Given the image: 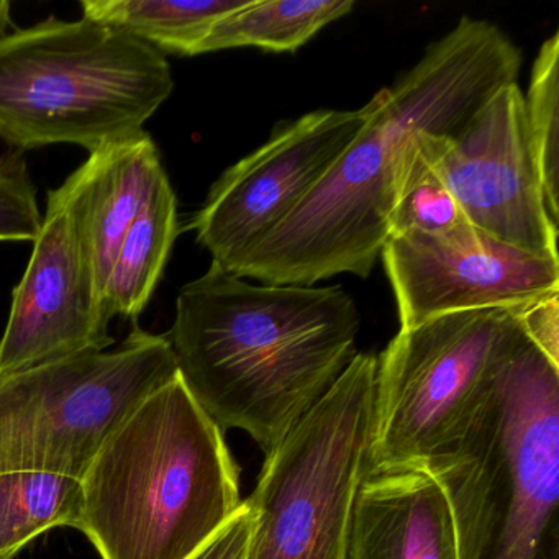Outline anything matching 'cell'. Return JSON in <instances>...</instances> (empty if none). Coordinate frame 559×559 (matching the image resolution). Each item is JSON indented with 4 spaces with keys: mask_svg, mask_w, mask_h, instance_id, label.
I'll use <instances>...</instances> for the list:
<instances>
[{
    "mask_svg": "<svg viewBox=\"0 0 559 559\" xmlns=\"http://www.w3.org/2000/svg\"><path fill=\"white\" fill-rule=\"evenodd\" d=\"M378 358L356 353L319 404L266 454L248 506V559H346L368 473Z\"/></svg>",
    "mask_w": 559,
    "mask_h": 559,
    "instance_id": "52a82bcc",
    "label": "cell"
},
{
    "mask_svg": "<svg viewBox=\"0 0 559 559\" xmlns=\"http://www.w3.org/2000/svg\"><path fill=\"white\" fill-rule=\"evenodd\" d=\"M520 48L487 21L463 17L420 61L372 97V114L322 181L230 271L274 286L368 277L389 237L399 171L417 133L454 136L522 70Z\"/></svg>",
    "mask_w": 559,
    "mask_h": 559,
    "instance_id": "6da1fadb",
    "label": "cell"
},
{
    "mask_svg": "<svg viewBox=\"0 0 559 559\" xmlns=\"http://www.w3.org/2000/svg\"><path fill=\"white\" fill-rule=\"evenodd\" d=\"M526 127L549 221L559 224V32L543 41L523 94Z\"/></svg>",
    "mask_w": 559,
    "mask_h": 559,
    "instance_id": "ffe728a7",
    "label": "cell"
},
{
    "mask_svg": "<svg viewBox=\"0 0 559 559\" xmlns=\"http://www.w3.org/2000/svg\"><path fill=\"white\" fill-rule=\"evenodd\" d=\"M178 231V199L166 175L117 248L106 281L107 310L112 319H139L162 281Z\"/></svg>",
    "mask_w": 559,
    "mask_h": 559,
    "instance_id": "9a60e30c",
    "label": "cell"
},
{
    "mask_svg": "<svg viewBox=\"0 0 559 559\" xmlns=\"http://www.w3.org/2000/svg\"><path fill=\"white\" fill-rule=\"evenodd\" d=\"M355 5V0H248L212 27L201 55L247 47L294 53Z\"/></svg>",
    "mask_w": 559,
    "mask_h": 559,
    "instance_id": "e0dca14e",
    "label": "cell"
},
{
    "mask_svg": "<svg viewBox=\"0 0 559 559\" xmlns=\"http://www.w3.org/2000/svg\"><path fill=\"white\" fill-rule=\"evenodd\" d=\"M526 338L559 365V293L516 309Z\"/></svg>",
    "mask_w": 559,
    "mask_h": 559,
    "instance_id": "7402d4cb",
    "label": "cell"
},
{
    "mask_svg": "<svg viewBox=\"0 0 559 559\" xmlns=\"http://www.w3.org/2000/svg\"><path fill=\"white\" fill-rule=\"evenodd\" d=\"M106 287L63 189L47 209L0 335V378L114 345Z\"/></svg>",
    "mask_w": 559,
    "mask_h": 559,
    "instance_id": "8fae6325",
    "label": "cell"
},
{
    "mask_svg": "<svg viewBox=\"0 0 559 559\" xmlns=\"http://www.w3.org/2000/svg\"><path fill=\"white\" fill-rule=\"evenodd\" d=\"M417 466L447 492L457 559H559V365L523 336L463 437Z\"/></svg>",
    "mask_w": 559,
    "mask_h": 559,
    "instance_id": "277c9868",
    "label": "cell"
},
{
    "mask_svg": "<svg viewBox=\"0 0 559 559\" xmlns=\"http://www.w3.org/2000/svg\"><path fill=\"white\" fill-rule=\"evenodd\" d=\"M371 114V100L361 109L306 114L281 123L266 143L230 166L189 225L212 263L230 273L283 224L355 142Z\"/></svg>",
    "mask_w": 559,
    "mask_h": 559,
    "instance_id": "9c48e42d",
    "label": "cell"
},
{
    "mask_svg": "<svg viewBox=\"0 0 559 559\" xmlns=\"http://www.w3.org/2000/svg\"><path fill=\"white\" fill-rule=\"evenodd\" d=\"M358 330L342 286L253 284L212 263L182 287L166 338L199 407L267 454L348 368Z\"/></svg>",
    "mask_w": 559,
    "mask_h": 559,
    "instance_id": "7a4b0ae2",
    "label": "cell"
},
{
    "mask_svg": "<svg viewBox=\"0 0 559 559\" xmlns=\"http://www.w3.org/2000/svg\"><path fill=\"white\" fill-rule=\"evenodd\" d=\"M248 0H83V17L126 32L153 50L198 57L212 27Z\"/></svg>",
    "mask_w": 559,
    "mask_h": 559,
    "instance_id": "2e32d148",
    "label": "cell"
},
{
    "mask_svg": "<svg viewBox=\"0 0 559 559\" xmlns=\"http://www.w3.org/2000/svg\"><path fill=\"white\" fill-rule=\"evenodd\" d=\"M516 309L399 329L378 358L368 471L417 466L463 437L525 336Z\"/></svg>",
    "mask_w": 559,
    "mask_h": 559,
    "instance_id": "8992f818",
    "label": "cell"
},
{
    "mask_svg": "<svg viewBox=\"0 0 559 559\" xmlns=\"http://www.w3.org/2000/svg\"><path fill=\"white\" fill-rule=\"evenodd\" d=\"M37 191L21 152L0 156V241H32L41 227Z\"/></svg>",
    "mask_w": 559,
    "mask_h": 559,
    "instance_id": "44dd1931",
    "label": "cell"
},
{
    "mask_svg": "<svg viewBox=\"0 0 559 559\" xmlns=\"http://www.w3.org/2000/svg\"><path fill=\"white\" fill-rule=\"evenodd\" d=\"M418 148L483 234L538 257H558L519 83L497 90L454 136L418 133Z\"/></svg>",
    "mask_w": 559,
    "mask_h": 559,
    "instance_id": "30bf717a",
    "label": "cell"
},
{
    "mask_svg": "<svg viewBox=\"0 0 559 559\" xmlns=\"http://www.w3.org/2000/svg\"><path fill=\"white\" fill-rule=\"evenodd\" d=\"M417 136L418 133L408 140L402 159L394 204L389 215V237L407 234L454 237L473 225L464 217L450 189L428 165L418 148Z\"/></svg>",
    "mask_w": 559,
    "mask_h": 559,
    "instance_id": "d6986e66",
    "label": "cell"
},
{
    "mask_svg": "<svg viewBox=\"0 0 559 559\" xmlns=\"http://www.w3.org/2000/svg\"><path fill=\"white\" fill-rule=\"evenodd\" d=\"M401 329L471 310L516 309L559 293V258L469 227L450 238L391 235L381 251Z\"/></svg>",
    "mask_w": 559,
    "mask_h": 559,
    "instance_id": "7c38bea8",
    "label": "cell"
},
{
    "mask_svg": "<svg viewBox=\"0 0 559 559\" xmlns=\"http://www.w3.org/2000/svg\"><path fill=\"white\" fill-rule=\"evenodd\" d=\"M11 2L0 0V40L12 32Z\"/></svg>",
    "mask_w": 559,
    "mask_h": 559,
    "instance_id": "cb8c5ba5",
    "label": "cell"
},
{
    "mask_svg": "<svg viewBox=\"0 0 559 559\" xmlns=\"http://www.w3.org/2000/svg\"><path fill=\"white\" fill-rule=\"evenodd\" d=\"M253 522V510L245 500L230 520L189 559H248Z\"/></svg>",
    "mask_w": 559,
    "mask_h": 559,
    "instance_id": "603a6c76",
    "label": "cell"
},
{
    "mask_svg": "<svg viewBox=\"0 0 559 559\" xmlns=\"http://www.w3.org/2000/svg\"><path fill=\"white\" fill-rule=\"evenodd\" d=\"M166 176L156 143L143 132L109 143L60 186L76 214L106 287L123 235Z\"/></svg>",
    "mask_w": 559,
    "mask_h": 559,
    "instance_id": "5bb4252c",
    "label": "cell"
},
{
    "mask_svg": "<svg viewBox=\"0 0 559 559\" xmlns=\"http://www.w3.org/2000/svg\"><path fill=\"white\" fill-rule=\"evenodd\" d=\"M81 480L41 471L0 473V559H12L55 526L78 528Z\"/></svg>",
    "mask_w": 559,
    "mask_h": 559,
    "instance_id": "ac0fdd59",
    "label": "cell"
},
{
    "mask_svg": "<svg viewBox=\"0 0 559 559\" xmlns=\"http://www.w3.org/2000/svg\"><path fill=\"white\" fill-rule=\"evenodd\" d=\"M176 376L166 335L136 326L114 348L0 378V473L83 479L114 431Z\"/></svg>",
    "mask_w": 559,
    "mask_h": 559,
    "instance_id": "ba28073f",
    "label": "cell"
},
{
    "mask_svg": "<svg viewBox=\"0 0 559 559\" xmlns=\"http://www.w3.org/2000/svg\"><path fill=\"white\" fill-rule=\"evenodd\" d=\"M81 487L78 530L103 559H189L243 503L224 431L179 374L114 431Z\"/></svg>",
    "mask_w": 559,
    "mask_h": 559,
    "instance_id": "3957f363",
    "label": "cell"
},
{
    "mask_svg": "<svg viewBox=\"0 0 559 559\" xmlns=\"http://www.w3.org/2000/svg\"><path fill=\"white\" fill-rule=\"evenodd\" d=\"M175 91L165 55L126 32L50 17L0 40V140L87 152L139 135Z\"/></svg>",
    "mask_w": 559,
    "mask_h": 559,
    "instance_id": "5b68a950",
    "label": "cell"
},
{
    "mask_svg": "<svg viewBox=\"0 0 559 559\" xmlns=\"http://www.w3.org/2000/svg\"><path fill=\"white\" fill-rule=\"evenodd\" d=\"M346 559H457L450 500L437 477L420 466L368 471Z\"/></svg>",
    "mask_w": 559,
    "mask_h": 559,
    "instance_id": "4fadbf2b",
    "label": "cell"
}]
</instances>
